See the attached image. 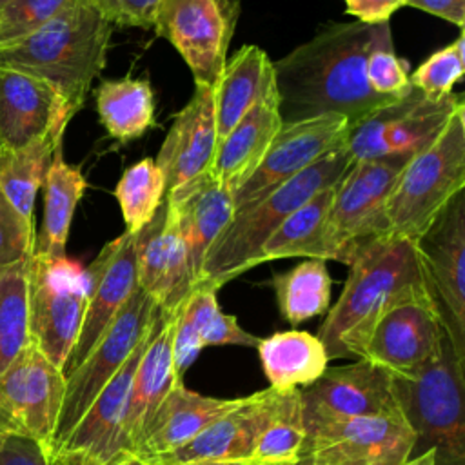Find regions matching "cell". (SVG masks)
I'll use <instances>...</instances> for the list:
<instances>
[{
  "label": "cell",
  "mask_w": 465,
  "mask_h": 465,
  "mask_svg": "<svg viewBox=\"0 0 465 465\" xmlns=\"http://www.w3.org/2000/svg\"><path fill=\"white\" fill-rule=\"evenodd\" d=\"M147 336L98 392L62 445L49 454L51 461L67 465H102L120 452V434L129 389Z\"/></svg>",
  "instance_id": "cell-19"
},
{
  "label": "cell",
  "mask_w": 465,
  "mask_h": 465,
  "mask_svg": "<svg viewBox=\"0 0 465 465\" xmlns=\"http://www.w3.org/2000/svg\"><path fill=\"white\" fill-rule=\"evenodd\" d=\"M27 283L31 341L62 371L78 338L87 305L85 271L67 256L33 254Z\"/></svg>",
  "instance_id": "cell-9"
},
{
  "label": "cell",
  "mask_w": 465,
  "mask_h": 465,
  "mask_svg": "<svg viewBox=\"0 0 465 465\" xmlns=\"http://www.w3.org/2000/svg\"><path fill=\"white\" fill-rule=\"evenodd\" d=\"M27 267L29 263L0 272V374L33 343Z\"/></svg>",
  "instance_id": "cell-37"
},
{
  "label": "cell",
  "mask_w": 465,
  "mask_h": 465,
  "mask_svg": "<svg viewBox=\"0 0 465 465\" xmlns=\"http://www.w3.org/2000/svg\"><path fill=\"white\" fill-rule=\"evenodd\" d=\"M158 311L153 298L136 287L85 360L65 378V394L47 454L62 445L98 392L149 334Z\"/></svg>",
  "instance_id": "cell-7"
},
{
  "label": "cell",
  "mask_w": 465,
  "mask_h": 465,
  "mask_svg": "<svg viewBox=\"0 0 465 465\" xmlns=\"http://www.w3.org/2000/svg\"><path fill=\"white\" fill-rule=\"evenodd\" d=\"M236 401L203 396L187 389L183 380L176 381L154 411L134 454L149 463L183 447Z\"/></svg>",
  "instance_id": "cell-27"
},
{
  "label": "cell",
  "mask_w": 465,
  "mask_h": 465,
  "mask_svg": "<svg viewBox=\"0 0 465 465\" xmlns=\"http://www.w3.org/2000/svg\"><path fill=\"white\" fill-rule=\"evenodd\" d=\"M331 276L325 260L305 258L285 272L272 276L278 309L283 320L298 325L331 307Z\"/></svg>",
  "instance_id": "cell-33"
},
{
  "label": "cell",
  "mask_w": 465,
  "mask_h": 465,
  "mask_svg": "<svg viewBox=\"0 0 465 465\" xmlns=\"http://www.w3.org/2000/svg\"><path fill=\"white\" fill-rule=\"evenodd\" d=\"M165 203L167 214L183 242L196 285L209 249L234 218L232 191L205 171L169 189Z\"/></svg>",
  "instance_id": "cell-21"
},
{
  "label": "cell",
  "mask_w": 465,
  "mask_h": 465,
  "mask_svg": "<svg viewBox=\"0 0 465 465\" xmlns=\"http://www.w3.org/2000/svg\"><path fill=\"white\" fill-rule=\"evenodd\" d=\"M182 465H256L251 460H194Z\"/></svg>",
  "instance_id": "cell-48"
},
{
  "label": "cell",
  "mask_w": 465,
  "mask_h": 465,
  "mask_svg": "<svg viewBox=\"0 0 465 465\" xmlns=\"http://www.w3.org/2000/svg\"><path fill=\"white\" fill-rule=\"evenodd\" d=\"M60 147V138H45L16 151L0 153V187L29 223H33L36 193L44 183L54 151Z\"/></svg>",
  "instance_id": "cell-34"
},
{
  "label": "cell",
  "mask_w": 465,
  "mask_h": 465,
  "mask_svg": "<svg viewBox=\"0 0 465 465\" xmlns=\"http://www.w3.org/2000/svg\"><path fill=\"white\" fill-rule=\"evenodd\" d=\"M365 73L369 87L391 102L403 98L412 89L409 62L396 56L394 53L391 25L372 45L367 56Z\"/></svg>",
  "instance_id": "cell-40"
},
{
  "label": "cell",
  "mask_w": 465,
  "mask_h": 465,
  "mask_svg": "<svg viewBox=\"0 0 465 465\" xmlns=\"http://www.w3.org/2000/svg\"><path fill=\"white\" fill-rule=\"evenodd\" d=\"M345 142L247 211L234 214L209 249L196 285H209L218 291L232 278L260 265L258 258L263 243L285 218L318 191L336 183L351 167L352 158Z\"/></svg>",
  "instance_id": "cell-4"
},
{
  "label": "cell",
  "mask_w": 465,
  "mask_h": 465,
  "mask_svg": "<svg viewBox=\"0 0 465 465\" xmlns=\"http://www.w3.org/2000/svg\"><path fill=\"white\" fill-rule=\"evenodd\" d=\"M282 124L280 98L272 76L256 104L216 143L209 173L234 193L256 171Z\"/></svg>",
  "instance_id": "cell-26"
},
{
  "label": "cell",
  "mask_w": 465,
  "mask_h": 465,
  "mask_svg": "<svg viewBox=\"0 0 465 465\" xmlns=\"http://www.w3.org/2000/svg\"><path fill=\"white\" fill-rule=\"evenodd\" d=\"M465 191V107L400 171L381 213L376 240L414 242Z\"/></svg>",
  "instance_id": "cell-5"
},
{
  "label": "cell",
  "mask_w": 465,
  "mask_h": 465,
  "mask_svg": "<svg viewBox=\"0 0 465 465\" xmlns=\"http://www.w3.org/2000/svg\"><path fill=\"white\" fill-rule=\"evenodd\" d=\"M305 440L300 389L280 391L276 409L258 436L251 460L256 465H291L302 458Z\"/></svg>",
  "instance_id": "cell-35"
},
{
  "label": "cell",
  "mask_w": 465,
  "mask_h": 465,
  "mask_svg": "<svg viewBox=\"0 0 465 465\" xmlns=\"http://www.w3.org/2000/svg\"><path fill=\"white\" fill-rule=\"evenodd\" d=\"M165 176L154 158H143L127 167L114 187L125 232L136 234L147 225L165 200Z\"/></svg>",
  "instance_id": "cell-36"
},
{
  "label": "cell",
  "mask_w": 465,
  "mask_h": 465,
  "mask_svg": "<svg viewBox=\"0 0 465 465\" xmlns=\"http://www.w3.org/2000/svg\"><path fill=\"white\" fill-rule=\"evenodd\" d=\"M411 156L352 162L334 185L325 225L327 260L349 265L380 234L385 200Z\"/></svg>",
  "instance_id": "cell-8"
},
{
  "label": "cell",
  "mask_w": 465,
  "mask_h": 465,
  "mask_svg": "<svg viewBox=\"0 0 465 465\" xmlns=\"http://www.w3.org/2000/svg\"><path fill=\"white\" fill-rule=\"evenodd\" d=\"M398 407L416 436L414 450L434 465H465V365L449 338L434 358L407 374H391Z\"/></svg>",
  "instance_id": "cell-6"
},
{
  "label": "cell",
  "mask_w": 465,
  "mask_h": 465,
  "mask_svg": "<svg viewBox=\"0 0 465 465\" xmlns=\"http://www.w3.org/2000/svg\"><path fill=\"white\" fill-rule=\"evenodd\" d=\"M238 15L240 0H160L154 29L182 54L194 84L214 87Z\"/></svg>",
  "instance_id": "cell-12"
},
{
  "label": "cell",
  "mask_w": 465,
  "mask_h": 465,
  "mask_svg": "<svg viewBox=\"0 0 465 465\" xmlns=\"http://www.w3.org/2000/svg\"><path fill=\"white\" fill-rule=\"evenodd\" d=\"M292 465H329V463H322V461H316V460H312V458H309V456H302L298 461H294Z\"/></svg>",
  "instance_id": "cell-50"
},
{
  "label": "cell",
  "mask_w": 465,
  "mask_h": 465,
  "mask_svg": "<svg viewBox=\"0 0 465 465\" xmlns=\"http://www.w3.org/2000/svg\"><path fill=\"white\" fill-rule=\"evenodd\" d=\"M300 401L305 429L349 418L401 414L391 372L365 358L327 367L316 381L300 389Z\"/></svg>",
  "instance_id": "cell-16"
},
{
  "label": "cell",
  "mask_w": 465,
  "mask_h": 465,
  "mask_svg": "<svg viewBox=\"0 0 465 465\" xmlns=\"http://www.w3.org/2000/svg\"><path fill=\"white\" fill-rule=\"evenodd\" d=\"M272 76V62L267 53L256 45L240 47L232 58L225 62V67L213 87L218 142L256 104Z\"/></svg>",
  "instance_id": "cell-28"
},
{
  "label": "cell",
  "mask_w": 465,
  "mask_h": 465,
  "mask_svg": "<svg viewBox=\"0 0 465 465\" xmlns=\"http://www.w3.org/2000/svg\"><path fill=\"white\" fill-rule=\"evenodd\" d=\"M84 271L87 278V305L78 338L62 367L64 378L85 360L138 287L134 234L124 231L118 238L107 242Z\"/></svg>",
  "instance_id": "cell-17"
},
{
  "label": "cell",
  "mask_w": 465,
  "mask_h": 465,
  "mask_svg": "<svg viewBox=\"0 0 465 465\" xmlns=\"http://www.w3.org/2000/svg\"><path fill=\"white\" fill-rule=\"evenodd\" d=\"M53 465H67V463H56L53 461ZM102 465H149L145 460H142L140 456L136 454H131V452H118L113 460L102 463Z\"/></svg>",
  "instance_id": "cell-47"
},
{
  "label": "cell",
  "mask_w": 465,
  "mask_h": 465,
  "mask_svg": "<svg viewBox=\"0 0 465 465\" xmlns=\"http://www.w3.org/2000/svg\"><path fill=\"white\" fill-rule=\"evenodd\" d=\"M213 87L194 84V93L174 122L154 158L167 191L209 171L216 149Z\"/></svg>",
  "instance_id": "cell-25"
},
{
  "label": "cell",
  "mask_w": 465,
  "mask_h": 465,
  "mask_svg": "<svg viewBox=\"0 0 465 465\" xmlns=\"http://www.w3.org/2000/svg\"><path fill=\"white\" fill-rule=\"evenodd\" d=\"M7 2H11V0H0V5H2V4H7Z\"/></svg>",
  "instance_id": "cell-51"
},
{
  "label": "cell",
  "mask_w": 465,
  "mask_h": 465,
  "mask_svg": "<svg viewBox=\"0 0 465 465\" xmlns=\"http://www.w3.org/2000/svg\"><path fill=\"white\" fill-rule=\"evenodd\" d=\"M35 234V223L22 218L0 187V272L29 263Z\"/></svg>",
  "instance_id": "cell-42"
},
{
  "label": "cell",
  "mask_w": 465,
  "mask_h": 465,
  "mask_svg": "<svg viewBox=\"0 0 465 465\" xmlns=\"http://www.w3.org/2000/svg\"><path fill=\"white\" fill-rule=\"evenodd\" d=\"M349 124L341 114H322L282 124L256 171L232 193L234 214H240L303 173L347 140Z\"/></svg>",
  "instance_id": "cell-15"
},
{
  "label": "cell",
  "mask_w": 465,
  "mask_h": 465,
  "mask_svg": "<svg viewBox=\"0 0 465 465\" xmlns=\"http://www.w3.org/2000/svg\"><path fill=\"white\" fill-rule=\"evenodd\" d=\"M334 185L336 183L318 191L311 200L285 218V222L263 243L258 263L296 256L327 262L325 225Z\"/></svg>",
  "instance_id": "cell-32"
},
{
  "label": "cell",
  "mask_w": 465,
  "mask_h": 465,
  "mask_svg": "<svg viewBox=\"0 0 465 465\" xmlns=\"http://www.w3.org/2000/svg\"><path fill=\"white\" fill-rule=\"evenodd\" d=\"M138 287L160 311L174 314L194 289L187 252L162 202L153 220L134 234Z\"/></svg>",
  "instance_id": "cell-20"
},
{
  "label": "cell",
  "mask_w": 465,
  "mask_h": 465,
  "mask_svg": "<svg viewBox=\"0 0 465 465\" xmlns=\"http://www.w3.org/2000/svg\"><path fill=\"white\" fill-rule=\"evenodd\" d=\"M465 107L463 94L429 98L412 87L403 98L391 102L349 129L347 151L352 162L396 154H416L443 131L449 120Z\"/></svg>",
  "instance_id": "cell-11"
},
{
  "label": "cell",
  "mask_w": 465,
  "mask_h": 465,
  "mask_svg": "<svg viewBox=\"0 0 465 465\" xmlns=\"http://www.w3.org/2000/svg\"><path fill=\"white\" fill-rule=\"evenodd\" d=\"M94 98L100 124L120 143L136 140L156 127L154 93L145 78L104 80Z\"/></svg>",
  "instance_id": "cell-31"
},
{
  "label": "cell",
  "mask_w": 465,
  "mask_h": 465,
  "mask_svg": "<svg viewBox=\"0 0 465 465\" xmlns=\"http://www.w3.org/2000/svg\"><path fill=\"white\" fill-rule=\"evenodd\" d=\"M278 396L280 391L269 387L238 398L231 411L207 425L189 443L149 461V465H182L194 460H251L254 443L276 409Z\"/></svg>",
  "instance_id": "cell-23"
},
{
  "label": "cell",
  "mask_w": 465,
  "mask_h": 465,
  "mask_svg": "<svg viewBox=\"0 0 465 465\" xmlns=\"http://www.w3.org/2000/svg\"><path fill=\"white\" fill-rule=\"evenodd\" d=\"M403 465H434V458H432V452H421V454H418V456H414V458H411L407 463H403Z\"/></svg>",
  "instance_id": "cell-49"
},
{
  "label": "cell",
  "mask_w": 465,
  "mask_h": 465,
  "mask_svg": "<svg viewBox=\"0 0 465 465\" xmlns=\"http://www.w3.org/2000/svg\"><path fill=\"white\" fill-rule=\"evenodd\" d=\"M80 0H11L0 5V45L35 33Z\"/></svg>",
  "instance_id": "cell-41"
},
{
  "label": "cell",
  "mask_w": 465,
  "mask_h": 465,
  "mask_svg": "<svg viewBox=\"0 0 465 465\" xmlns=\"http://www.w3.org/2000/svg\"><path fill=\"white\" fill-rule=\"evenodd\" d=\"M389 25L327 24L311 40L272 62L282 122L341 114L352 129L391 104L369 87L365 73L367 56Z\"/></svg>",
  "instance_id": "cell-1"
},
{
  "label": "cell",
  "mask_w": 465,
  "mask_h": 465,
  "mask_svg": "<svg viewBox=\"0 0 465 465\" xmlns=\"http://www.w3.org/2000/svg\"><path fill=\"white\" fill-rule=\"evenodd\" d=\"M65 394V378L31 343L0 374V441L27 438L49 450Z\"/></svg>",
  "instance_id": "cell-13"
},
{
  "label": "cell",
  "mask_w": 465,
  "mask_h": 465,
  "mask_svg": "<svg viewBox=\"0 0 465 465\" xmlns=\"http://www.w3.org/2000/svg\"><path fill=\"white\" fill-rule=\"evenodd\" d=\"M465 74L463 31L449 45L434 51L411 74V84L429 98H445Z\"/></svg>",
  "instance_id": "cell-39"
},
{
  "label": "cell",
  "mask_w": 465,
  "mask_h": 465,
  "mask_svg": "<svg viewBox=\"0 0 465 465\" xmlns=\"http://www.w3.org/2000/svg\"><path fill=\"white\" fill-rule=\"evenodd\" d=\"M262 369L271 389H302L316 381L329 367V356L318 336L307 331H278L260 338Z\"/></svg>",
  "instance_id": "cell-29"
},
{
  "label": "cell",
  "mask_w": 465,
  "mask_h": 465,
  "mask_svg": "<svg viewBox=\"0 0 465 465\" xmlns=\"http://www.w3.org/2000/svg\"><path fill=\"white\" fill-rule=\"evenodd\" d=\"M412 243L454 356L465 365V191Z\"/></svg>",
  "instance_id": "cell-10"
},
{
  "label": "cell",
  "mask_w": 465,
  "mask_h": 465,
  "mask_svg": "<svg viewBox=\"0 0 465 465\" xmlns=\"http://www.w3.org/2000/svg\"><path fill=\"white\" fill-rule=\"evenodd\" d=\"M111 33L113 25L80 0L25 38L0 45V65L45 80L76 114L105 67Z\"/></svg>",
  "instance_id": "cell-3"
},
{
  "label": "cell",
  "mask_w": 465,
  "mask_h": 465,
  "mask_svg": "<svg viewBox=\"0 0 465 465\" xmlns=\"http://www.w3.org/2000/svg\"><path fill=\"white\" fill-rule=\"evenodd\" d=\"M345 13L367 25L387 24L391 16L405 7V0H343Z\"/></svg>",
  "instance_id": "cell-45"
},
{
  "label": "cell",
  "mask_w": 465,
  "mask_h": 465,
  "mask_svg": "<svg viewBox=\"0 0 465 465\" xmlns=\"http://www.w3.org/2000/svg\"><path fill=\"white\" fill-rule=\"evenodd\" d=\"M445 336L434 303L398 305L372 329L363 358L391 374H407L434 358Z\"/></svg>",
  "instance_id": "cell-22"
},
{
  "label": "cell",
  "mask_w": 465,
  "mask_h": 465,
  "mask_svg": "<svg viewBox=\"0 0 465 465\" xmlns=\"http://www.w3.org/2000/svg\"><path fill=\"white\" fill-rule=\"evenodd\" d=\"M185 316L194 323L203 347L211 345H242L256 347L260 338L243 331L236 316L222 312L216 289L209 285H196L185 302L180 305Z\"/></svg>",
  "instance_id": "cell-38"
},
{
  "label": "cell",
  "mask_w": 465,
  "mask_h": 465,
  "mask_svg": "<svg viewBox=\"0 0 465 465\" xmlns=\"http://www.w3.org/2000/svg\"><path fill=\"white\" fill-rule=\"evenodd\" d=\"M173 327L174 314L158 311L131 381L120 434V452H136L154 411L171 387L180 381L173 365Z\"/></svg>",
  "instance_id": "cell-24"
},
{
  "label": "cell",
  "mask_w": 465,
  "mask_h": 465,
  "mask_svg": "<svg viewBox=\"0 0 465 465\" xmlns=\"http://www.w3.org/2000/svg\"><path fill=\"white\" fill-rule=\"evenodd\" d=\"M0 465H53V461L40 443L11 436L0 441Z\"/></svg>",
  "instance_id": "cell-44"
},
{
  "label": "cell",
  "mask_w": 465,
  "mask_h": 465,
  "mask_svg": "<svg viewBox=\"0 0 465 465\" xmlns=\"http://www.w3.org/2000/svg\"><path fill=\"white\" fill-rule=\"evenodd\" d=\"M405 5L443 18L460 29L465 25V0H405Z\"/></svg>",
  "instance_id": "cell-46"
},
{
  "label": "cell",
  "mask_w": 465,
  "mask_h": 465,
  "mask_svg": "<svg viewBox=\"0 0 465 465\" xmlns=\"http://www.w3.org/2000/svg\"><path fill=\"white\" fill-rule=\"evenodd\" d=\"M291 465H292V463H291Z\"/></svg>",
  "instance_id": "cell-52"
},
{
  "label": "cell",
  "mask_w": 465,
  "mask_h": 465,
  "mask_svg": "<svg viewBox=\"0 0 465 465\" xmlns=\"http://www.w3.org/2000/svg\"><path fill=\"white\" fill-rule=\"evenodd\" d=\"M44 220L35 234L36 256L60 258L65 256V245L74 209L82 200L87 180L82 171L67 163L62 147L54 151L44 178Z\"/></svg>",
  "instance_id": "cell-30"
},
{
  "label": "cell",
  "mask_w": 465,
  "mask_h": 465,
  "mask_svg": "<svg viewBox=\"0 0 465 465\" xmlns=\"http://www.w3.org/2000/svg\"><path fill=\"white\" fill-rule=\"evenodd\" d=\"M111 25L154 27L160 0H87Z\"/></svg>",
  "instance_id": "cell-43"
},
{
  "label": "cell",
  "mask_w": 465,
  "mask_h": 465,
  "mask_svg": "<svg viewBox=\"0 0 465 465\" xmlns=\"http://www.w3.org/2000/svg\"><path fill=\"white\" fill-rule=\"evenodd\" d=\"M74 113L45 80L0 65V153L64 138Z\"/></svg>",
  "instance_id": "cell-18"
},
{
  "label": "cell",
  "mask_w": 465,
  "mask_h": 465,
  "mask_svg": "<svg viewBox=\"0 0 465 465\" xmlns=\"http://www.w3.org/2000/svg\"><path fill=\"white\" fill-rule=\"evenodd\" d=\"M305 430L302 456L329 465H403L412 458L416 443L403 414L349 418Z\"/></svg>",
  "instance_id": "cell-14"
},
{
  "label": "cell",
  "mask_w": 465,
  "mask_h": 465,
  "mask_svg": "<svg viewBox=\"0 0 465 465\" xmlns=\"http://www.w3.org/2000/svg\"><path fill=\"white\" fill-rule=\"evenodd\" d=\"M405 303H432L414 243L374 240L349 263L343 291L316 336L329 360L363 358L381 316Z\"/></svg>",
  "instance_id": "cell-2"
}]
</instances>
